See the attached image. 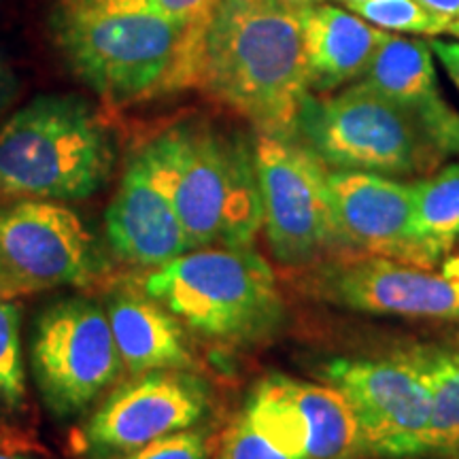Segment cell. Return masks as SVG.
Listing matches in <instances>:
<instances>
[{
	"label": "cell",
	"mask_w": 459,
	"mask_h": 459,
	"mask_svg": "<svg viewBox=\"0 0 459 459\" xmlns=\"http://www.w3.org/2000/svg\"><path fill=\"white\" fill-rule=\"evenodd\" d=\"M0 459H28V457H24V455H17V453L0 451Z\"/></svg>",
	"instance_id": "obj_31"
},
{
	"label": "cell",
	"mask_w": 459,
	"mask_h": 459,
	"mask_svg": "<svg viewBox=\"0 0 459 459\" xmlns=\"http://www.w3.org/2000/svg\"><path fill=\"white\" fill-rule=\"evenodd\" d=\"M17 91H20V79L11 66V62L0 54V113L7 111V107L15 100Z\"/></svg>",
	"instance_id": "obj_26"
},
{
	"label": "cell",
	"mask_w": 459,
	"mask_h": 459,
	"mask_svg": "<svg viewBox=\"0 0 459 459\" xmlns=\"http://www.w3.org/2000/svg\"><path fill=\"white\" fill-rule=\"evenodd\" d=\"M196 88L257 134L296 136L308 94L300 13L274 0H217L203 26Z\"/></svg>",
	"instance_id": "obj_1"
},
{
	"label": "cell",
	"mask_w": 459,
	"mask_h": 459,
	"mask_svg": "<svg viewBox=\"0 0 459 459\" xmlns=\"http://www.w3.org/2000/svg\"><path fill=\"white\" fill-rule=\"evenodd\" d=\"M100 3L111 7L153 11L179 24H200L215 7L217 0H100Z\"/></svg>",
	"instance_id": "obj_24"
},
{
	"label": "cell",
	"mask_w": 459,
	"mask_h": 459,
	"mask_svg": "<svg viewBox=\"0 0 459 459\" xmlns=\"http://www.w3.org/2000/svg\"><path fill=\"white\" fill-rule=\"evenodd\" d=\"M274 3L283 4L287 9H294V11H302L307 7H313V4L321 3V0H274Z\"/></svg>",
	"instance_id": "obj_29"
},
{
	"label": "cell",
	"mask_w": 459,
	"mask_h": 459,
	"mask_svg": "<svg viewBox=\"0 0 459 459\" xmlns=\"http://www.w3.org/2000/svg\"><path fill=\"white\" fill-rule=\"evenodd\" d=\"M415 237L429 266H436L459 238V162L412 183Z\"/></svg>",
	"instance_id": "obj_19"
},
{
	"label": "cell",
	"mask_w": 459,
	"mask_h": 459,
	"mask_svg": "<svg viewBox=\"0 0 459 459\" xmlns=\"http://www.w3.org/2000/svg\"><path fill=\"white\" fill-rule=\"evenodd\" d=\"M429 389V426L426 455L459 451V351L417 347L406 351Z\"/></svg>",
	"instance_id": "obj_18"
},
{
	"label": "cell",
	"mask_w": 459,
	"mask_h": 459,
	"mask_svg": "<svg viewBox=\"0 0 459 459\" xmlns=\"http://www.w3.org/2000/svg\"><path fill=\"white\" fill-rule=\"evenodd\" d=\"M213 459H291L257 434L243 417H237L223 432Z\"/></svg>",
	"instance_id": "obj_23"
},
{
	"label": "cell",
	"mask_w": 459,
	"mask_h": 459,
	"mask_svg": "<svg viewBox=\"0 0 459 459\" xmlns=\"http://www.w3.org/2000/svg\"><path fill=\"white\" fill-rule=\"evenodd\" d=\"M99 274L94 238L56 200H0V296L83 287Z\"/></svg>",
	"instance_id": "obj_9"
},
{
	"label": "cell",
	"mask_w": 459,
	"mask_h": 459,
	"mask_svg": "<svg viewBox=\"0 0 459 459\" xmlns=\"http://www.w3.org/2000/svg\"><path fill=\"white\" fill-rule=\"evenodd\" d=\"M436 459H459V451H453V453H443V455H436Z\"/></svg>",
	"instance_id": "obj_32"
},
{
	"label": "cell",
	"mask_w": 459,
	"mask_h": 459,
	"mask_svg": "<svg viewBox=\"0 0 459 459\" xmlns=\"http://www.w3.org/2000/svg\"><path fill=\"white\" fill-rule=\"evenodd\" d=\"M215 449L213 436L206 429L189 428L108 459H213Z\"/></svg>",
	"instance_id": "obj_22"
},
{
	"label": "cell",
	"mask_w": 459,
	"mask_h": 459,
	"mask_svg": "<svg viewBox=\"0 0 459 459\" xmlns=\"http://www.w3.org/2000/svg\"><path fill=\"white\" fill-rule=\"evenodd\" d=\"M28 395L22 353V307L0 296V411H20Z\"/></svg>",
	"instance_id": "obj_20"
},
{
	"label": "cell",
	"mask_w": 459,
	"mask_h": 459,
	"mask_svg": "<svg viewBox=\"0 0 459 459\" xmlns=\"http://www.w3.org/2000/svg\"><path fill=\"white\" fill-rule=\"evenodd\" d=\"M300 13L308 91L332 94L359 82L381 48L385 30L336 4L317 3Z\"/></svg>",
	"instance_id": "obj_16"
},
{
	"label": "cell",
	"mask_w": 459,
	"mask_h": 459,
	"mask_svg": "<svg viewBox=\"0 0 459 459\" xmlns=\"http://www.w3.org/2000/svg\"><path fill=\"white\" fill-rule=\"evenodd\" d=\"M440 274L455 287V291L459 294V254L446 257L443 262V271H440Z\"/></svg>",
	"instance_id": "obj_28"
},
{
	"label": "cell",
	"mask_w": 459,
	"mask_h": 459,
	"mask_svg": "<svg viewBox=\"0 0 459 459\" xmlns=\"http://www.w3.org/2000/svg\"><path fill=\"white\" fill-rule=\"evenodd\" d=\"M169 189L189 247H254L264 223L254 141L209 122H179L141 147Z\"/></svg>",
	"instance_id": "obj_3"
},
{
	"label": "cell",
	"mask_w": 459,
	"mask_h": 459,
	"mask_svg": "<svg viewBox=\"0 0 459 459\" xmlns=\"http://www.w3.org/2000/svg\"><path fill=\"white\" fill-rule=\"evenodd\" d=\"M313 291L336 307L411 319H459V294L429 268L375 255H336L317 264Z\"/></svg>",
	"instance_id": "obj_12"
},
{
	"label": "cell",
	"mask_w": 459,
	"mask_h": 459,
	"mask_svg": "<svg viewBox=\"0 0 459 459\" xmlns=\"http://www.w3.org/2000/svg\"><path fill=\"white\" fill-rule=\"evenodd\" d=\"M358 419L366 455L412 459L426 455L429 389L409 353L394 358H341L325 366Z\"/></svg>",
	"instance_id": "obj_10"
},
{
	"label": "cell",
	"mask_w": 459,
	"mask_h": 459,
	"mask_svg": "<svg viewBox=\"0 0 459 459\" xmlns=\"http://www.w3.org/2000/svg\"><path fill=\"white\" fill-rule=\"evenodd\" d=\"M341 4H349V3H358V0H338Z\"/></svg>",
	"instance_id": "obj_33"
},
{
	"label": "cell",
	"mask_w": 459,
	"mask_h": 459,
	"mask_svg": "<svg viewBox=\"0 0 459 459\" xmlns=\"http://www.w3.org/2000/svg\"><path fill=\"white\" fill-rule=\"evenodd\" d=\"M113 164L111 130L79 96H39L0 126V200L90 198Z\"/></svg>",
	"instance_id": "obj_4"
},
{
	"label": "cell",
	"mask_w": 459,
	"mask_h": 459,
	"mask_svg": "<svg viewBox=\"0 0 459 459\" xmlns=\"http://www.w3.org/2000/svg\"><path fill=\"white\" fill-rule=\"evenodd\" d=\"M203 26L100 0H60L51 17L66 65L113 107L196 88Z\"/></svg>",
	"instance_id": "obj_2"
},
{
	"label": "cell",
	"mask_w": 459,
	"mask_h": 459,
	"mask_svg": "<svg viewBox=\"0 0 459 459\" xmlns=\"http://www.w3.org/2000/svg\"><path fill=\"white\" fill-rule=\"evenodd\" d=\"M419 3L432 11V13L446 17L449 22L459 17V0H419Z\"/></svg>",
	"instance_id": "obj_27"
},
{
	"label": "cell",
	"mask_w": 459,
	"mask_h": 459,
	"mask_svg": "<svg viewBox=\"0 0 459 459\" xmlns=\"http://www.w3.org/2000/svg\"><path fill=\"white\" fill-rule=\"evenodd\" d=\"M143 290L183 325L215 342H260L283 321L277 279L254 247L187 251L149 273Z\"/></svg>",
	"instance_id": "obj_5"
},
{
	"label": "cell",
	"mask_w": 459,
	"mask_h": 459,
	"mask_svg": "<svg viewBox=\"0 0 459 459\" xmlns=\"http://www.w3.org/2000/svg\"><path fill=\"white\" fill-rule=\"evenodd\" d=\"M105 313L128 375L192 366L183 324L145 290L115 287L107 296Z\"/></svg>",
	"instance_id": "obj_17"
},
{
	"label": "cell",
	"mask_w": 459,
	"mask_h": 459,
	"mask_svg": "<svg viewBox=\"0 0 459 459\" xmlns=\"http://www.w3.org/2000/svg\"><path fill=\"white\" fill-rule=\"evenodd\" d=\"M429 48L434 51V57L449 74V79L455 83L459 90V43L457 41H445V39H432Z\"/></svg>",
	"instance_id": "obj_25"
},
{
	"label": "cell",
	"mask_w": 459,
	"mask_h": 459,
	"mask_svg": "<svg viewBox=\"0 0 459 459\" xmlns=\"http://www.w3.org/2000/svg\"><path fill=\"white\" fill-rule=\"evenodd\" d=\"M296 139L332 170L429 175L446 160L412 115L364 82L332 94L308 91Z\"/></svg>",
	"instance_id": "obj_6"
},
{
	"label": "cell",
	"mask_w": 459,
	"mask_h": 459,
	"mask_svg": "<svg viewBox=\"0 0 459 459\" xmlns=\"http://www.w3.org/2000/svg\"><path fill=\"white\" fill-rule=\"evenodd\" d=\"M328 198L342 255H375L432 268L415 237L412 183L377 172L330 170Z\"/></svg>",
	"instance_id": "obj_13"
},
{
	"label": "cell",
	"mask_w": 459,
	"mask_h": 459,
	"mask_svg": "<svg viewBox=\"0 0 459 459\" xmlns=\"http://www.w3.org/2000/svg\"><path fill=\"white\" fill-rule=\"evenodd\" d=\"M206 406V385L187 370L134 375L91 412L82 432V449L102 459L124 455L162 436L194 428Z\"/></svg>",
	"instance_id": "obj_11"
},
{
	"label": "cell",
	"mask_w": 459,
	"mask_h": 459,
	"mask_svg": "<svg viewBox=\"0 0 459 459\" xmlns=\"http://www.w3.org/2000/svg\"><path fill=\"white\" fill-rule=\"evenodd\" d=\"M445 34H451L453 39H457V41H459V17H457V20H453L449 26H446Z\"/></svg>",
	"instance_id": "obj_30"
},
{
	"label": "cell",
	"mask_w": 459,
	"mask_h": 459,
	"mask_svg": "<svg viewBox=\"0 0 459 459\" xmlns=\"http://www.w3.org/2000/svg\"><path fill=\"white\" fill-rule=\"evenodd\" d=\"M359 82L412 115L445 158L459 156V113L440 91L429 41L385 32Z\"/></svg>",
	"instance_id": "obj_15"
},
{
	"label": "cell",
	"mask_w": 459,
	"mask_h": 459,
	"mask_svg": "<svg viewBox=\"0 0 459 459\" xmlns=\"http://www.w3.org/2000/svg\"><path fill=\"white\" fill-rule=\"evenodd\" d=\"M264 232L281 266L302 271L342 255L328 198V170L296 136L257 134L254 141Z\"/></svg>",
	"instance_id": "obj_7"
},
{
	"label": "cell",
	"mask_w": 459,
	"mask_h": 459,
	"mask_svg": "<svg viewBox=\"0 0 459 459\" xmlns=\"http://www.w3.org/2000/svg\"><path fill=\"white\" fill-rule=\"evenodd\" d=\"M344 9L385 32L436 37L445 34L451 24L446 17L432 13L419 0H358L344 4Z\"/></svg>",
	"instance_id": "obj_21"
},
{
	"label": "cell",
	"mask_w": 459,
	"mask_h": 459,
	"mask_svg": "<svg viewBox=\"0 0 459 459\" xmlns=\"http://www.w3.org/2000/svg\"><path fill=\"white\" fill-rule=\"evenodd\" d=\"M105 230L115 257L134 268L156 271L192 251L169 189L141 149L126 164L107 209Z\"/></svg>",
	"instance_id": "obj_14"
},
{
	"label": "cell",
	"mask_w": 459,
	"mask_h": 459,
	"mask_svg": "<svg viewBox=\"0 0 459 459\" xmlns=\"http://www.w3.org/2000/svg\"><path fill=\"white\" fill-rule=\"evenodd\" d=\"M32 377L51 415H82L122 375V358L105 307L62 298L45 307L30 338Z\"/></svg>",
	"instance_id": "obj_8"
}]
</instances>
